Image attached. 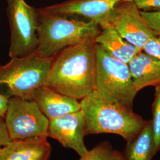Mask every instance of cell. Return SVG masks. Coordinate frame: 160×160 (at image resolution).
Here are the masks:
<instances>
[{
    "instance_id": "1",
    "label": "cell",
    "mask_w": 160,
    "mask_h": 160,
    "mask_svg": "<svg viewBox=\"0 0 160 160\" xmlns=\"http://www.w3.org/2000/svg\"><path fill=\"white\" fill-rule=\"evenodd\" d=\"M96 42L88 38L53 58L45 86L77 100L95 90Z\"/></svg>"
},
{
    "instance_id": "2",
    "label": "cell",
    "mask_w": 160,
    "mask_h": 160,
    "mask_svg": "<svg viewBox=\"0 0 160 160\" xmlns=\"http://www.w3.org/2000/svg\"><path fill=\"white\" fill-rule=\"evenodd\" d=\"M80 105L86 120L85 135L113 133L128 142L137 135L147 121L132 109L109 101L96 90L82 99Z\"/></svg>"
},
{
    "instance_id": "3",
    "label": "cell",
    "mask_w": 160,
    "mask_h": 160,
    "mask_svg": "<svg viewBox=\"0 0 160 160\" xmlns=\"http://www.w3.org/2000/svg\"><path fill=\"white\" fill-rule=\"evenodd\" d=\"M38 12L36 52L43 57H55L66 48L79 44L88 38L95 39L102 29L90 20L68 19L63 16Z\"/></svg>"
},
{
    "instance_id": "4",
    "label": "cell",
    "mask_w": 160,
    "mask_h": 160,
    "mask_svg": "<svg viewBox=\"0 0 160 160\" xmlns=\"http://www.w3.org/2000/svg\"><path fill=\"white\" fill-rule=\"evenodd\" d=\"M95 90L109 101L132 109L138 90L128 65L110 55L96 43Z\"/></svg>"
},
{
    "instance_id": "5",
    "label": "cell",
    "mask_w": 160,
    "mask_h": 160,
    "mask_svg": "<svg viewBox=\"0 0 160 160\" xmlns=\"http://www.w3.org/2000/svg\"><path fill=\"white\" fill-rule=\"evenodd\" d=\"M53 58L43 57L35 51L11 58L0 66V85H6L12 97L32 100L34 91L45 86Z\"/></svg>"
},
{
    "instance_id": "6",
    "label": "cell",
    "mask_w": 160,
    "mask_h": 160,
    "mask_svg": "<svg viewBox=\"0 0 160 160\" xmlns=\"http://www.w3.org/2000/svg\"><path fill=\"white\" fill-rule=\"evenodd\" d=\"M7 15L10 29V58L34 52L38 47L37 31L39 13L24 0H6Z\"/></svg>"
},
{
    "instance_id": "7",
    "label": "cell",
    "mask_w": 160,
    "mask_h": 160,
    "mask_svg": "<svg viewBox=\"0 0 160 160\" xmlns=\"http://www.w3.org/2000/svg\"><path fill=\"white\" fill-rule=\"evenodd\" d=\"M4 120L12 140L48 137L49 120L33 100L8 98Z\"/></svg>"
},
{
    "instance_id": "8",
    "label": "cell",
    "mask_w": 160,
    "mask_h": 160,
    "mask_svg": "<svg viewBox=\"0 0 160 160\" xmlns=\"http://www.w3.org/2000/svg\"><path fill=\"white\" fill-rule=\"evenodd\" d=\"M109 25L141 51L149 39L157 36L149 28L141 12L128 0H120L115 5L109 19Z\"/></svg>"
},
{
    "instance_id": "9",
    "label": "cell",
    "mask_w": 160,
    "mask_h": 160,
    "mask_svg": "<svg viewBox=\"0 0 160 160\" xmlns=\"http://www.w3.org/2000/svg\"><path fill=\"white\" fill-rule=\"evenodd\" d=\"M120 0H67L38 9L39 12L58 16H80L96 23L101 29L109 26L115 5Z\"/></svg>"
},
{
    "instance_id": "10",
    "label": "cell",
    "mask_w": 160,
    "mask_h": 160,
    "mask_svg": "<svg viewBox=\"0 0 160 160\" xmlns=\"http://www.w3.org/2000/svg\"><path fill=\"white\" fill-rule=\"evenodd\" d=\"M86 120L81 110L49 120L48 137L55 139L63 147L72 149L80 156L88 152L84 138Z\"/></svg>"
},
{
    "instance_id": "11",
    "label": "cell",
    "mask_w": 160,
    "mask_h": 160,
    "mask_svg": "<svg viewBox=\"0 0 160 160\" xmlns=\"http://www.w3.org/2000/svg\"><path fill=\"white\" fill-rule=\"evenodd\" d=\"M32 100L49 120L81 110L78 100L65 96L47 86H42L34 91Z\"/></svg>"
},
{
    "instance_id": "12",
    "label": "cell",
    "mask_w": 160,
    "mask_h": 160,
    "mask_svg": "<svg viewBox=\"0 0 160 160\" xmlns=\"http://www.w3.org/2000/svg\"><path fill=\"white\" fill-rule=\"evenodd\" d=\"M51 152L46 138L12 140L0 148V160H48Z\"/></svg>"
},
{
    "instance_id": "13",
    "label": "cell",
    "mask_w": 160,
    "mask_h": 160,
    "mask_svg": "<svg viewBox=\"0 0 160 160\" xmlns=\"http://www.w3.org/2000/svg\"><path fill=\"white\" fill-rule=\"evenodd\" d=\"M138 92L148 86L160 85V59L141 51L128 63Z\"/></svg>"
},
{
    "instance_id": "14",
    "label": "cell",
    "mask_w": 160,
    "mask_h": 160,
    "mask_svg": "<svg viewBox=\"0 0 160 160\" xmlns=\"http://www.w3.org/2000/svg\"><path fill=\"white\" fill-rule=\"evenodd\" d=\"M95 42L114 59L123 63H129L137 53L138 48L123 38L111 26L101 29Z\"/></svg>"
},
{
    "instance_id": "15",
    "label": "cell",
    "mask_w": 160,
    "mask_h": 160,
    "mask_svg": "<svg viewBox=\"0 0 160 160\" xmlns=\"http://www.w3.org/2000/svg\"><path fill=\"white\" fill-rule=\"evenodd\" d=\"M156 154L152 122L148 120L137 135L126 142L122 155L123 160H152Z\"/></svg>"
},
{
    "instance_id": "16",
    "label": "cell",
    "mask_w": 160,
    "mask_h": 160,
    "mask_svg": "<svg viewBox=\"0 0 160 160\" xmlns=\"http://www.w3.org/2000/svg\"><path fill=\"white\" fill-rule=\"evenodd\" d=\"M115 151L108 141H103L81 156L80 160H114Z\"/></svg>"
},
{
    "instance_id": "17",
    "label": "cell",
    "mask_w": 160,
    "mask_h": 160,
    "mask_svg": "<svg viewBox=\"0 0 160 160\" xmlns=\"http://www.w3.org/2000/svg\"><path fill=\"white\" fill-rule=\"evenodd\" d=\"M151 122L154 135L155 152L157 153L160 150V85L156 86L155 89Z\"/></svg>"
},
{
    "instance_id": "18",
    "label": "cell",
    "mask_w": 160,
    "mask_h": 160,
    "mask_svg": "<svg viewBox=\"0 0 160 160\" xmlns=\"http://www.w3.org/2000/svg\"><path fill=\"white\" fill-rule=\"evenodd\" d=\"M141 14L155 34L160 36V12H141Z\"/></svg>"
},
{
    "instance_id": "19",
    "label": "cell",
    "mask_w": 160,
    "mask_h": 160,
    "mask_svg": "<svg viewBox=\"0 0 160 160\" xmlns=\"http://www.w3.org/2000/svg\"><path fill=\"white\" fill-rule=\"evenodd\" d=\"M141 12H160V0H128Z\"/></svg>"
},
{
    "instance_id": "20",
    "label": "cell",
    "mask_w": 160,
    "mask_h": 160,
    "mask_svg": "<svg viewBox=\"0 0 160 160\" xmlns=\"http://www.w3.org/2000/svg\"><path fill=\"white\" fill-rule=\"evenodd\" d=\"M142 51L160 59V36H156L149 39L143 46Z\"/></svg>"
},
{
    "instance_id": "21",
    "label": "cell",
    "mask_w": 160,
    "mask_h": 160,
    "mask_svg": "<svg viewBox=\"0 0 160 160\" xmlns=\"http://www.w3.org/2000/svg\"><path fill=\"white\" fill-rule=\"evenodd\" d=\"M12 139L7 129L4 118L0 116V148L6 146Z\"/></svg>"
},
{
    "instance_id": "22",
    "label": "cell",
    "mask_w": 160,
    "mask_h": 160,
    "mask_svg": "<svg viewBox=\"0 0 160 160\" xmlns=\"http://www.w3.org/2000/svg\"><path fill=\"white\" fill-rule=\"evenodd\" d=\"M8 98V97L0 94V116L3 118L5 116L7 109Z\"/></svg>"
},
{
    "instance_id": "23",
    "label": "cell",
    "mask_w": 160,
    "mask_h": 160,
    "mask_svg": "<svg viewBox=\"0 0 160 160\" xmlns=\"http://www.w3.org/2000/svg\"><path fill=\"white\" fill-rule=\"evenodd\" d=\"M114 160H123V157H122V155L121 152L118 151H115Z\"/></svg>"
}]
</instances>
